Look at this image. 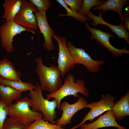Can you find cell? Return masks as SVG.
<instances>
[{"mask_svg": "<svg viewBox=\"0 0 129 129\" xmlns=\"http://www.w3.org/2000/svg\"><path fill=\"white\" fill-rule=\"evenodd\" d=\"M27 30L22 27L16 23L13 20L5 21L0 26V38L1 46L8 53L14 50L12 42L14 37Z\"/></svg>", "mask_w": 129, "mask_h": 129, "instance_id": "obj_9", "label": "cell"}, {"mask_svg": "<svg viewBox=\"0 0 129 129\" xmlns=\"http://www.w3.org/2000/svg\"><path fill=\"white\" fill-rule=\"evenodd\" d=\"M27 127L23 124L9 117L5 121L2 129H26Z\"/></svg>", "mask_w": 129, "mask_h": 129, "instance_id": "obj_24", "label": "cell"}, {"mask_svg": "<svg viewBox=\"0 0 129 129\" xmlns=\"http://www.w3.org/2000/svg\"><path fill=\"white\" fill-rule=\"evenodd\" d=\"M67 45L76 64L84 65L89 71L94 73L97 72L101 66L104 63L103 60L93 59L84 50L75 47L69 41L67 42Z\"/></svg>", "mask_w": 129, "mask_h": 129, "instance_id": "obj_8", "label": "cell"}, {"mask_svg": "<svg viewBox=\"0 0 129 129\" xmlns=\"http://www.w3.org/2000/svg\"><path fill=\"white\" fill-rule=\"evenodd\" d=\"M75 78L71 73L65 77L64 83L59 89L57 91L46 95L48 100L51 98L55 99L57 102V108L60 109L62 100L66 97L73 96L75 98H79L78 94L80 93L87 97L89 92V90L85 86V83L81 79H78L75 82Z\"/></svg>", "mask_w": 129, "mask_h": 129, "instance_id": "obj_3", "label": "cell"}, {"mask_svg": "<svg viewBox=\"0 0 129 129\" xmlns=\"http://www.w3.org/2000/svg\"><path fill=\"white\" fill-rule=\"evenodd\" d=\"M38 11H46L49 8L51 2L48 0H29Z\"/></svg>", "mask_w": 129, "mask_h": 129, "instance_id": "obj_25", "label": "cell"}, {"mask_svg": "<svg viewBox=\"0 0 129 129\" xmlns=\"http://www.w3.org/2000/svg\"><path fill=\"white\" fill-rule=\"evenodd\" d=\"M98 16H95L90 11L87 14L86 17L93 21V22L91 23V25L96 26L98 24H101L106 25L109 27L111 31L114 33L119 38L124 39L129 44V33L124 26V25L120 23L118 26L110 24L105 21L102 17V13L99 11Z\"/></svg>", "mask_w": 129, "mask_h": 129, "instance_id": "obj_13", "label": "cell"}, {"mask_svg": "<svg viewBox=\"0 0 129 129\" xmlns=\"http://www.w3.org/2000/svg\"><path fill=\"white\" fill-rule=\"evenodd\" d=\"M113 114L116 120H123L129 115V91L122 96L119 100L114 103L112 109Z\"/></svg>", "mask_w": 129, "mask_h": 129, "instance_id": "obj_15", "label": "cell"}, {"mask_svg": "<svg viewBox=\"0 0 129 129\" xmlns=\"http://www.w3.org/2000/svg\"><path fill=\"white\" fill-rule=\"evenodd\" d=\"M8 114V106L0 100V129H2L4 124L7 118Z\"/></svg>", "mask_w": 129, "mask_h": 129, "instance_id": "obj_26", "label": "cell"}, {"mask_svg": "<svg viewBox=\"0 0 129 129\" xmlns=\"http://www.w3.org/2000/svg\"><path fill=\"white\" fill-rule=\"evenodd\" d=\"M26 129H65L61 126L52 124L40 118L34 121Z\"/></svg>", "mask_w": 129, "mask_h": 129, "instance_id": "obj_21", "label": "cell"}, {"mask_svg": "<svg viewBox=\"0 0 129 129\" xmlns=\"http://www.w3.org/2000/svg\"><path fill=\"white\" fill-rule=\"evenodd\" d=\"M126 11L124 14L126 15H129V7H127L125 8Z\"/></svg>", "mask_w": 129, "mask_h": 129, "instance_id": "obj_29", "label": "cell"}, {"mask_svg": "<svg viewBox=\"0 0 129 129\" xmlns=\"http://www.w3.org/2000/svg\"><path fill=\"white\" fill-rule=\"evenodd\" d=\"M40 32L43 34L44 42L43 44V47L48 51L55 48L52 41V38L54 32L50 27L48 22L46 11H38L34 13Z\"/></svg>", "mask_w": 129, "mask_h": 129, "instance_id": "obj_12", "label": "cell"}, {"mask_svg": "<svg viewBox=\"0 0 129 129\" xmlns=\"http://www.w3.org/2000/svg\"><path fill=\"white\" fill-rule=\"evenodd\" d=\"M22 92L9 86L0 84V100L7 105L21 98Z\"/></svg>", "mask_w": 129, "mask_h": 129, "instance_id": "obj_19", "label": "cell"}, {"mask_svg": "<svg viewBox=\"0 0 129 129\" xmlns=\"http://www.w3.org/2000/svg\"><path fill=\"white\" fill-rule=\"evenodd\" d=\"M123 16L124 21V26L125 28L127 29L129 31V15L126 16L123 15Z\"/></svg>", "mask_w": 129, "mask_h": 129, "instance_id": "obj_28", "label": "cell"}, {"mask_svg": "<svg viewBox=\"0 0 129 129\" xmlns=\"http://www.w3.org/2000/svg\"><path fill=\"white\" fill-rule=\"evenodd\" d=\"M88 104L87 100L82 96H80L75 102L70 104L66 101L61 103L60 109L62 111V116L56 122V125L62 126L71 123V120L73 115L77 112L85 108Z\"/></svg>", "mask_w": 129, "mask_h": 129, "instance_id": "obj_11", "label": "cell"}, {"mask_svg": "<svg viewBox=\"0 0 129 129\" xmlns=\"http://www.w3.org/2000/svg\"><path fill=\"white\" fill-rule=\"evenodd\" d=\"M21 74L15 69L14 64L7 58L0 60V76L8 80L21 81Z\"/></svg>", "mask_w": 129, "mask_h": 129, "instance_id": "obj_16", "label": "cell"}, {"mask_svg": "<svg viewBox=\"0 0 129 129\" xmlns=\"http://www.w3.org/2000/svg\"><path fill=\"white\" fill-rule=\"evenodd\" d=\"M35 6L29 0H22L21 9L14 18V21L33 34L38 27L35 15L33 13L38 11Z\"/></svg>", "mask_w": 129, "mask_h": 129, "instance_id": "obj_5", "label": "cell"}, {"mask_svg": "<svg viewBox=\"0 0 129 129\" xmlns=\"http://www.w3.org/2000/svg\"><path fill=\"white\" fill-rule=\"evenodd\" d=\"M116 98L112 95L107 94L106 95H102L101 99L98 102L88 103L85 108H90V111L86 114L80 124L69 129H75L84 124L86 121L88 120L92 121L103 113L112 109Z\"/></svg>", "mask_w": 129, "mask_h": 129, "instance_id": "obj_6", "label": "cell"}, {"mask_svg": "<svg viewBox=\"0 0 129 129\" xmlns=\"http://www.w3.org/2000/svg\"><path fill=\"white\" fill-rule=\"evenodd\" d=\"M85 27L91 32L90 38L91 40L95 39L111 53L115 57L122 56L124 54H129V50L125 47L121 49L116 48L110 43L109 38H113V35L109 32L102 31L101 29L95 27H91L88 23H85Z\"/></svg>", "mask_w": 129, "mask_h": 129, "instance_id": "obj_10", "label": "cell"}, {"mask_svg": "<svg viewBox=\"0 0 129 129\" xmlns=\"http://www.w3.org/2000/svg\"><path fill=\"white\" fill-rule=\"evenodd\" d=\"M129 1V0H108L102 4L94 7L93 8L94 10H102V13L108 11H113L117 12L120 17V23L124 24L122 9L124 6L128 4Z\"/></svg>", "mask_w": 129, "mask_h": 129, "instance_id": "obj_17", "label": "cell"}, {"mask_svg": "<svg viewBox=\"0 0 129 129\" xmlns=\"http://www.w3.org/2000/svg\"><path fill=\"white\" fill-rule=\"evenodd\" d=\"M105 1L98 0H84L81 7L78 13L81 16H86L87 13L90 11L92 7L101 5Z\"/></svg>", "mask_w": 129, "mask_h": 129, "instance_id": "obj_23", "label": "cell"}, {"mask_svg": "<svg viewBox=\"0 0 129 129\" xmlns=\"http://www.w3.org/2000/svg\"><path fill=\"white\" fill-rule=\"evenodd\" d=\"M52 38L56 41L58 44L57 66L61 71V77H64L66 73L74 68L76 64L68 49L67 40L65 37L54 34Z\"/></svg>", "mask_w": 129, "mask_h": 129, "instance_id": "obj_7", "label": "cell"}, {"mask_svg": "<svg viewBox=\"0 0 129 129\" xmlns=\"http://www.w3.org/2000/svg\"><path fill=\"white\" fill-rule=\"evenodd\" d=\"M35 60L37 65L35 70L38 75L42 91L51 93L58 90L63 83L61 72L57 66H46L41 57L36 58Z\"/></svg>", "mask_w": 129, "mask_h": 129, "instance_id": "obj_1", "label": "cell"}, {"mask_svg": "<svg viewBox=\"0 0 129 129\" xmlns=\"http://www.w3.org/2000/svg\"><path fill=\"white\" fill-rule=\"evenodd\" d=\"M22 0H6L3 5L4 10L2 18L8 22L13 20L19 11L21 6Z\"/></svg>", "mask_w": 129, "mask_h": 129, "instance_id": "obj_18", "label": "cell"}, {"mask_svg": "<svg viewBox=\"0 0 129 129\" xmlns=\"http://www.w3.org/2000/svg\"><path fill=\"white\" fill-rule=\"evenodd\" d=\"M73 11L77 13L81 9L83 3V0H64Z\"/></svg>", "mask_w": 129, "mask_h": 129, "instance_id": "obj_27", "label": "cell"}, {"mask_svg": "<svg viewBox=\"0 0 129 129\" xmlns=\"http://www.w3.org/2000/svg\"><path fill=\"white\" fill-rule=\"evenodd\" d=\"M66 10L67 13L63 14H58L59 17L64 16H70L75 18L76 20L81 22L86 23L88 21H91L92 20L86 16H84L79 14L72 11L66 4L64 0H56Z\"/></svg>", "mask_w": 129, "mask_h": 129, "instance_id": "obj_22", "label": "cell"}, {"mask_svg": "<svg viewBox=\"0 0 129 129\" xmlns=\"http://www.w3.org/2000/svg\"><path fill=\"white\" fill-rule=\"evenodd\" d=\"M35 88L30 91L28 96L32 102L33 105L32 109L33 110L42 113L43 119L50 123L55 124L57 118V112L55 110L58 104L56 100L54 99L50 101L43 97L42 90L38 82L36 84Z\"/></svg>", "mask_w": 129, "mask_h": 129, "instance_id": "obj_4", "label": "cell"}, {"mask_svg": "<svg viewBox=\"0 0 129 129\" xmlns=\"http://www.w3.org/2000/svg\"><path fill=\"white\" fill-rule=\"evenodd\" d=\"M0 84L9 86L22 92L34 90L36 86L30 82H24L22 81H16L4 79L0 76Z\"/></svg>", "mask_w": 129, "mask_h": 129, "instance_id": "obj_20", "label": "cell"}, {"mask_svg": "<svg viewBox=\"0 0 129 129\" xmlns=\"http://www.w3.org/2000/svg\"><path fill=\"white\" fill-rule=\"evenodd\" d=\"M33 104L29 97L25 96L8 105V116L27 127L37 119L42 118V113L33 110Z\"/></svg>", "mask_w": 129, "mask_h": 129, "instance_id": "obj_2", "label": "cell"}, {"mask_svg": "<svg viewBox=\"0 0 129 129\" xmlns=\"http://www.w3.org/2000/svg\"><path fill=\"white\" fill-rule=\"evenodd\" d=\"M80 126L81 129H98L109 127H116L117 129H126L117 122L113 114L112 109L108 111L93 122L87 124H84Z\"/></svg>", "mask_w": 129, "mask_h": 129, "instance_id": "obj_14", "label": "cell"}]
</instances>
